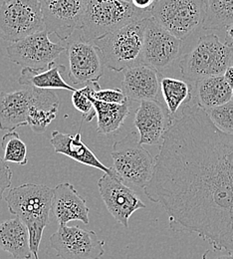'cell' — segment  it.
I'll use <instances>...</instances> for the list:
<instances>
[{"label": "cell", "instance_id": "obj_11", "mask_svg": "<svg viewBox=\"0 0 233 259\" xmlns=\"http://www.w3.org/2000/svg\"><path fill=\"white\" fill-rule=\"evenodd\" d=\"M182 41L167 31L152 17L149 18L143 48V62L164 73L180 57Z\"/></svg>", "mask_w": 233, "mask_h": 259}, {"label": "cell", "instance_id": "obj_28", "mask_svg": "<svg viewBox=\"0 0 233 259\" xmlns=\"http://www.w3.org/2000/svg\"><path fill=\"white\" fill-rule=\"evenodd\" d=\"M213 125L225 134L233 135V101L206 111Z\"/></svg>", "mask_w": 233, "mask_h": 259}, {"label": "cell", "instance_id": "obj_3", "mask_svg": "<svg viewBox=\"0 0 233 259\" xmlns=\"http://www.w3.org/2000/svg\"><path fill=\"white\" fill-rule=\"evenodd\" d=\"M150 17V9H138L125 0H88L81 36L88 42H94L133 22Z\"/></svg>", "mask_w": 233, "mask_h": 259}, {"label": "cell", "instance_id": "obj_16", "mask_svg": "<svg viewBox=\"0 0 233 259\" xmlns=\"http://www.w3.org/2000/svg\"><path fill=\"white\" fill-rule=\"evenodd\" d=\"M51 212L59 226H67L75 221L89 224L90 209L87 202L69 183L59 184L54 189Z\"/></svg>", "mask_w": 233, "mask_h": 259}, {"label": "cell", "instance_id": "obj_37", "mask_svg": "<svg viewBox=\"0 0 233 259\" xmlns=\"http://www.w3.org/2000/svg\"><path fill=\"white\" fill-rule=\"evenodd\" d=\"M232 101H233V95H232Z\"/></svg>", "mask_w": 233, "mask_h": 259}, {"label": "cell", "instance_id": "obj_5", "mask_svg": "<svg viewBox=\"0 0 233 259\" xmlns=\"http://www.w3.org/2000/svg\"><path fill=\"white\" fill-rule=\"evenodd\" d=\"M233 46L222 42L215 34L200 37L194 48L182 56L179 68L182 77L191 82L223 75L230 66Z\"/></svg>", "mask_w": 233, "mask_h": 259}, {"label": "cell", "instance_id": "obj_18", "mask_svg": "<svg viewBox=\"0 0 233 259\" xmlns=\"http://www.w3.org/2000/svg\"><path fill=\"white\" fill-rule=\"evenodd\" d=\"M31 88L0 93V130L13 132L28 125Z\"/></svg>", "mask_w": 233, "mask_h": 259}, {"label": "cell", "instance_id": "obj_29", "mask_svg": "<svg viewBox=\"0 0 233 259\" xmlns=\"http://www.w3.org/2000/svg\"><path fill=\"white\" fill-rule=\"evenodd\" d=\"M93 84L94 83L88 84L85 87L79 90H76L75 92H73V95H72L73 106L77 111H79L83 115L84 119L87 120L88 122L92 121L96 116L94 104L91 96Z\"/></svg>", "mask_w": 233, "mask_h": 259}, {"label": "cell", "instance_id": "obj_6", "mask_svg": "<svg viewBox=\"0 0 233 259\" xmlns=\"http://www.w3.org/2000/svg\"><path fill=\"white\" fill-rule=\"evenodd\" d=\"M111 156L114 170L125 184L145 189L152 180L156 161L152 154L143 148L137 132H131L116 142Z\"/></svg>", "mask_w": 233, "mask_h": 259}, {"label": "cell", "instance_id": "obj_25", "mask_svg": "<svg viewBox=\"0 0 233 259\" xmlns=\"http://www.w3.org/2000/svg\"><path fill=\"white\" fill-rule=\"evenodd\" d=\"M161 91L167 111L173 119L179 108L189 103L193 98L192 87L185 81L176 78H163L161 80Z\"/></svg>", "mask_w": 233, "mask_h": 259}, {"label": "cell", "instance_id": "obj_4", "mask_svg": "<svg viewBox=\"0 0 233 259\" xmlns=\"http://www.w3.org/2000/svg\"><path fill=\"white\" fill-rule=\"evenodd\" d=\"M148 21L149 18L135 21L93 42L105 66L121 72L144 65L143 48Z\"/></svg>", "mask_w": 233, "mask_h": 259}, {"label": "cell", "instance_id": "obj_32", "mask_svg": "<svg viewBox=\"0 0 233 259\" xmlns=\"http://www.w3.org/2000/svg\"><path fill=\"white\" fill-rule=\"evenodd\" d=\"M202 259H233V253L226 250L208 249L202 256Z\"/></svg>", "mask_w": 233, "mask_h": 259}, {"label": "cell", "instance_id": "obj_8", "mask_svg": "<svg viewBox=\"0 0 233 259\" xmlns=\"http://www.w3.org/2000/svg\"><path fill=\"white\" fill-rule=\"evenodd\" d=\"M45 30L39 0H4L0 4V38L10 43Z\"/></svg>", "mask_w": 233, "mask_h": 259}, {"label": "cell", "instance_id": "obj_10", "mask_svg": "<svg viewBox=\"0 0 233 259\" xmlns=\"http://www.w3.org/2000/svg\"><path fill=\"white\" fill-rule=\"evenodd\" d=\"M49 240L57 256L62 259H100L105 254L104 241L93 230L59 226Z\"/></svg>", "mask_w": 233, "mask_h": 259}, {"label": "cell", "instance_id": "obj_35", "mask_svg": "<svg viewBox=\"0 0 233 259\" xmlns=\"http://www.w3.org/2000/svg\"><path fill=\"white\" fill-rule=\"evenodd\" d=\"M225 81L228 83V85L233 89V66H229L225 73L223 74Z\"/></svg>", "mask_w": 233, "mask_h": 259}, {"label": "cell", "instance_id": "obj_2", "mask_svg": "<svg viewBox=\"0 0 233 259\" xmlns=\"http://www.w3.org/2000/svg\"><path fill=\"white\" fill-rule=\"evenodd\" d=\"M54 189L45 185L24 184L10 188L4 196L11 214L18 218L29 231L30 247L34 258L38 252L43 231L49 225Z\"/></svg>", "mask_w": 233, "mask_h": 259}, {"label": "cell", "instance_id": "obj_7", "mask_svg": "<svg viewBox=\"0 0 233 259\" xmlns=\"http://www.w3.org/2000/svg\"><path fill=\"white\" fill-rule=\"evenodd\" d=\"M151 17L173 36L183 41L203 27L205 0H155Z\"/></svg>", "mask_w": 233, "mask_h": 259}, {"label": "cell", "instance_id": "obj_33", "mask_svg": "<svg viewBox=\"0 0 233 259\" xmlns=\"http://www.w3.org/2000/svg\"><path fill=\"white\" fill-rule=\"evenodd\" d=\"M155 0H131V3L138 9L148 10L152 7Z\"/></svg>", "mask_w": 233, "mask_h": 259}, {"label": "cell", "instance_id": "obj_9", "mask_svg": "<svg viewBox=\"0 0 233 259\" xmlns=\"http://www.w3.org/2000/svg\"><path fill=\"white\" fill-rule=\"evenodd\" d=\"M66 49L65 46L52 42L48 32L44 30L11 43L6 52L9 60L15 64L44 70L55 63Z\"/></svg>", "mask_w": 233, "mask_h": 259}, {"label": "cell", "instance_id": "obj_19", "mask_svg": "<svg viewBox=\"0 0 233 259\" xmlns=\"http://www.w3.org/2000/svg\"><path fill=\"white\" fill-rule=\"evenodd\" d=\"M50 142L56 154H62L75 162L98 168L104 174H112L113 168L103 164L89 147L84 144L80 132L71 135L54 131Z\"/></svg>", "mask_w": 233, "mask_h": 259}, {"label": "cell", "instance_id": "obj_1", "mask_svg": "<svg viewBox=\"0 0 233 259\" xmlns=\"http://www.w3.org/2000/svg\"><path fill=\"white\" fill-rule=\"evenodd\" d=\"M155 161L144 192L165 209L169 228L233 253V135L217 129L198 105H187Z\"/></svg>", "mask_w": 233, "mask_h": 259}, {"label": "cell", "instance_id": "obj_14", "mask_svg": "<svg viewBox=\"0 0 233 259\" xmlns=\"http://www.w3.org/2000/svg\"><path fill=\"white\" fill-rule=\"evenodd\" d=\"M69 60L68 78L73 84L96 83L104 75V62L100 51L93 42L82 36L67 46Z\"/></svg>", "mask_w": 233, "mask_h": 259}, {"label": "cell", "instance_id": "obj_26", "mask_svg": "<svg viewBox=\"0 0 233 259\" xmlns=\"http://www.w3.org/2000/svg\"><path fill=\"white\" fill-rule=\"evenodd\" d=\"M204 30H220L233 22V0H205Z\"/></svg>", "mask_w": 233, "mask_h": 259}, {"label": "cell", "instance_id": "obj_34", "mask_svg": "<svg viewBox=\"0 0 233 259\" xmlns=\"http://www.w3.org/2000/svg\"><path fill=\"white\" fill-rule=\"evenodd\" d=\"M225 43L233 46V22L225 27Z\"/></svg>", "mask_w": 233, "mask_h": 259}, {"label": "cell", "instance_id": "obj_22", "mask_svg": "<svg viewBox=\"0 0 233 259\" xmlns=\"http://www.w3.org/2000/svg\"><path fill=\"white\" fill-rule=\"evenodd\" d=\"M65 66L56 62L50 65L47 69L39 70L23 67L18 78V83L24 87H32L42 90L62 89L75 92L77 89L69 85L62 76Z\"/></svg>", "mask_w": 233, "mask_h": 259}, {"label": "cell", "instance_id": "obj_15", "mask_svg": "<svg viewBox=\"0 0 233 259\" xmlns=\"http://www.w3.org/2000/svg\"><path fill=\"white\" fill-rule=\"evenodd\" d=\"M174 119L158 100H147L139 103L134 116V127L139 135L142 145H159L163 142Z\"/></svg>", "mask_w": 233, "mask_h": 259}, {"label": "cell", "instance_id": "obj_23", "mask_svg": "<svg viewBox=\"0 0 233 259\" xmlns=\"http://www.w3.org/2000/svg\"><path fill=\"white\" fill-rule=\"evenodd\" d=\"M197 105L204 111L232 101L233 89L223 75L211 76L196 82Z\"/></svg>", "mask_w": 233, "mask_h": 259}, {"label": "cell", "instance_id": "obj_12", "mask_svg": "<svg viewBox=\"0 0 233 259\" xmlns=\"http://www.w3.org/2000/svg\"><path fill=\"white\" fill-rule=\"evenodd\" d=\"M113 168V167H112ZM101 197L111 215L118 224L129 228V220L134 211L146 208V204L116 174H104L98 182Z\"/></svg>", "mask_w": 233, "mask_h": 259}, {"label": "cell", "instance_id": "obj_31", "mask_svg": "<svg viewBox=\"0 0 233 259\" xmlns=\"http://www.w3.org/2000/svg\"><path fill=\"white\" fill-rule=\"evenodd\" d=\"M12 171L9 165L0 157V200L4 197L5 191L11 188L12 184Z\"/></svg>", "mask_w": 233, "mask_h": 259}, {"label": "cell", "instance_id": "obj_30", "mask_svg": "<svg viewBox=\"0 0 233 259\" xmlns=\"http://www.w3.org/2000/svg\"><path fill=\"white\" fill-rule=\"evenodd\" d=\"M91 96L96 101L108 103V104H124L129 100L126 97L122 89H119V88L101 89L98 82L93 84Z\"/></svg>", "mask_w": 233, "mask_h": 259}, {"label": "cell", "instance_id": "obj_27", "mask_svg": "<svg viewBox=\"0 0 233 259\" xmlns=\"http://www.w3.org/2000/svg\"><path fill=\"white\" fill-rule=\"evenodd\" d=\"M1 148L3 150V159L6 162L25 165L27 160V147L20 139L17 132H8L2 137Z\"/></svg>", "mask_w": 233, "mask_h": 259}, {"label": "cell", "instance_id": "obj_20", "mask_svg": "<svg viewBox=\"0 0 233 259\" xmlns=\"http://www.w3.org/2000/svg\"><path fill=\"white\" fill-rule=\"evenodd\" d=\"M31 88V102L28 113V126L35 133H44L56 119L60 100L52 90Z\"/></svg>", "mask_w": 233, "mask_h": 259}, {"label": "cell", "instance_id": "obj_24", "mask_svg": "<svg viewBox=\"0 0 233 259\" xmlns=\"http://www.w3.org/2000/svg\"><path fill=\"white\" fill-rule=\"evenodd\" d=\"M92 101L98 120L97 132L102 135H109L120 129L130 114L128 101L124 104H108L93 98Z\"/></svg>", "mask_w": 233, "mask_h": 259}, {"label": "cell", "instance_id": "obj_13", "mask_svg": "<svg viewBox=\"0 0 233 259\" xmlns=\"http://www.w3.org/2000/svg\"><path fill=\"white\" fill-rule=\"evenodd\" d=\"M48 34L67 40L82 29L88 0H39Z\"/></svg>", "mask_w": 233, "mask_h": 259}, {"label": "cell", "instance_id": "obj_21", "mask_svg": "<svg viewBox=\"0 0 233 259\" xmlns=\"http://www.w3.org/2000/svg\"><path fill=\"white\" fill-rule=\"evenodd\" d=\"M0 248L14 259H31L33 256L28 228L18 218L0 225Z\"/></svg>", "mask_w": 233, "mask_h": 259}, {"label": "cell", "instance_id": "obj_36", "mask_svg": "<svg viewBox=\"0 0 233 259\" xmlns=\"http://www.w3.org/2000/svg\"><path fill=\"white\" fill-rule=\"evenodd\" d=\"M125 1H128V2H131V0H125Z\"/></svg>", "mask_w": 233, "mask_h": 259}, {"label": "cell", "instance_id": "obj_17", "mask_svg": "<svg viewBox=\"0 0 233 259\" xmlns=\"http://www.w3.org/2000/svg\"><path fill=\"white\" fill-rule=\"evenodd\" d=\"M157 70L141 65L125 71L122 82V91L129 100L147 101L157 100L161 90V79Z\"/></svg>", "mask_w": 233, "mask_h": 259}]
</instances>
